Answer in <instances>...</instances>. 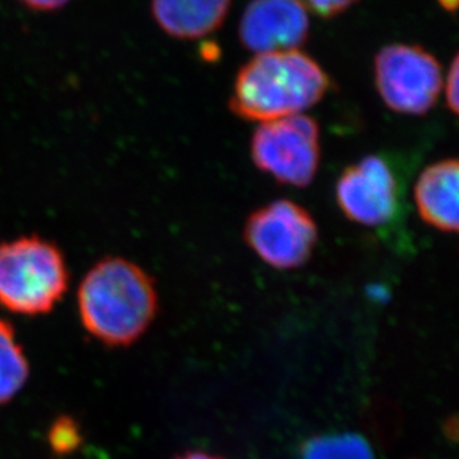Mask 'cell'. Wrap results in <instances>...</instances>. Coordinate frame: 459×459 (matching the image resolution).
Segmentation results:
<instances>
[{
    "instance_id": "obj_4",
    "label": "cell",
    "mask_w": 459,
    "mask_h": 459,
    "mask_svg": "<svg viewBox=\"0 0 459 459\" xmlns=\"http://www.w3.org/2000/svg\"><path fill=\"white\" fill-rule=\"evenodd\" d=\"M255 167L281 185L307 187L320 165V126L307 115L262 122L252 135Z\"/></svg>"
},
{
    "instance_id": "obj_3",
    "label": "cell",
    "mask_w": 459,
    "mask_h": 459,
    "mask_svg": "<svg viewBox=\"0 0 459 459\" xmlns=\"http://www.w3.org/2000/svg\"><path fill=\"white\" fill-rule=\"evenodd\" d=\"M70 273L56 244L39 235L0 243V305L13 314L51 312L69 289Z\"/></svg>"
},
{
    "instance_id": "obj_1",
    "label": "cell",
    "mask_w": 459,
    "mask_h": 459,
    "mask_svg": "<svg viewBox=\"0 0 459 459\" xmlns=\"http://www.w3.org/2000/svg\"><path fill=\"white\" fill-rule=\"evenodd\" d=\"M81 321L108 347H128L143 336L158 312L155 282L124 257H104L83 277L78 290Z\"/></svg>"
},
{
    "instance_id": "obj_2",
    "label": "cell",
    "mask_w": 459,
    "mask_h": 459,
    "mask_svg": "<svg viewBox=\"0 0 459 459\" xmlns=\"http://www.w3.org/2000/svg\"><path fill=\"white\" fill-rule=\"evenodd\" d=\"M330 85L329 74L307 52L257 54L235 76L230 112L260 124L302 115L325 99Z\"/></svg>"
},
{
    "instance_id": "obj_18",
    "label": "cell",
    "mask_w": 459,
    "mask_h": 459,
    "mask_svg": "<svg viewBox=\"0 0 459 459\" xmlns=\"http://www.w3.org/2000/svg\"><path fill=\"white\" fill-rule=\"evenodd\" d=\"M437 2L447 13H455L458 8V0H437Z\"/></svg>"
},
{
    "instance_id": "obj_15",
    "label": "cell",
    "mask_w": 459,
    "mask_h": 459,
    "mask_svg": "<svg viewBox=\"0 0 459 459\" xmlns=\"http://www.w3.org/2000/svg\"><path fill=\"white\" fill-rule=\"evenodd\" d=\"M459 58L458 56L452 58L451 65H449V72L446 76V103L447 108H451L454 115H458L459 112Z\"/></svg>"
},
{
    "instance_id": "obj_17",
    "label": "cell",
    "mask_w": 459,
    "mask_h": 459,
    "mask_svg": "<svg viewBox=\"0 0 459 459\" xmlns=\"http://www.w3.org/2000/svg\"><path fill=\"white\" fill-rule=\"evenodd\" d=\"M176 459H223L221 456L212 455V454H207V452H186V454H183V455L178 456Z\"/></svg>"
},
{
    "instance_id": "obj_5",
    "label": "cell",
    "mask_w": 459,
    "mask_h": 459,
    "mask_svg": "<svg viewBox=\"0 0 459 459\" xmlns=\"http://www.w3.org/2000/svg\"><path fill=\"white\" fill-rule=\"evenodd\" d=\"M442 65L420 45L391 44L375 56L377 94L393 112L422 117L437 103Z\"/></svg>"
},
{
    "instance_id": "obj_13",
    "label": "cell",
    "mask_w": 459,
    "mask_h": 459,
    "mask_svg": "<svg viewBox=\"0 0 459 459\" xmlns=\"http://www.w3.org/2000/svg\"><path fill=\"white\" fill-rule=\"evenodd\" d=\"M48 442L56 455H70L82 445L81 427L74 418L60 416L49 429Z\"/></svg>"
},
{
    "instance_id": "obj_7",
    "label": "cell",
    "mask_w": 459,
    "mask_h": 459,
    "mask_svg": "<svg viewBox=\"0 0 459 459\" xmlns=\"http://www.w3.org/2000/svg\"><path fill=\"white\" fill-rule=\"evenodd\" d=\"M343 216L357 225H385L399 205V183L384 158L368 155L343 169L334 187Z\"/></svg>"
},
{
    "instance_id": "obj_8",
    "label": "cell",
    "mask_w": 459,
    "mask_h": 459,
    "mask_svg": "<svg viewBox=\"0 0 459 459\" xmlns=\"http://www.w3.org/2000/svg\"><path fill=\"white\" fill-rule=\"evenodd\" d=\"M238 36L255 56L299 49L309 36V15L296 0H252L239 20Z\"/></svg>"
},
{
    "instance_id": "obj_16",
    "label": "cell",
    "mask_w": 459,
    "mask_h": 459,
    "mask_svg": "<svg viewBox=\"0 0 459 459\" xmlns=\"http://www.w3.org/2000/svg\"><path fill=\"white\" fill-rule=\"evenodd\" d=\"M24 8L35 13H56L69 6L74 0H17Z\"/></svg>"
},
{
    "instance_id": "obj_6",
    "label": "cell",
    "mask_w": 459,
    "mask_h": 459,
    "mask_svg": "<svg viewBox=\"0 0 459 459\" xmlns=\"http://www.w3.org/2000/svg\"><path fill=\"white\" fill-rule=\"evenodd\" d=\"M244 241L264 264L289 271L311 259L318 226L311 212L295 201H273L247 217Z\"/></svg>"
},
{
    "instance_id": "obj_11",
    "label": "cell",
    "mask_w": 459,
    "mask_h": 459,
    "mask_svg": "<svg viewBox=\"0 0 459 459\" xmlns=\"http://www.w3.org/2000/svg\"><path fill=\"white\" fill-rule=\"evenodd\" d=\"M29 379V361L9 321L0 318V404L8 403Z\"/></svg>"
},
{
    "instance_id": "obj_14",
    "label": "cell",
    "mask_w": 459,
    "mask_h": 459,
    "mask_svg": "<svg viewBox=\"0 0 459 459\" xmlns=\"http://www.w3.org/2000/svg\"><path fill=\"white\" fill-rule=\"evenodd\" d=\"M309 13L321 18H334L347 13L359 0H296Z\"/></svg>"
},
{
    "instance_id": "obj_10",
    "label": "cell",
    "mask_w": 459,
    "mask_h": 459,
    "mask_svg": "<svg viewBox=\"0 0 459 459\" xmlns=\"http://www.w3.org/2000/svg\"><path fill=\"white\" fill-rule=\"evenodd\" d=\"M232 0H151L152 17L169 38L196 40L219 30Z\"/></svg>"
},
{
    "instance_id": "obj_12",
    "label": "cell",
    "mask_w": 459,
    "mask_h": 459,
    "mask_svg": "<svg viewBox=\"0 0 459 459\" xmlns=\"http://www.w3.org/2000/svg\"><path fill=\"white\" fill-rule=\"evenodd\" d=\"M302 459H375L372 447L359 434H327L307 440Z\"/></svg>"
},
{
    "instance_id": "obj_9",
    "label": "cell",
    "mask_w": 459,
    "mask_h": 459,
    "mask_svg": "<svg viewBox=\"0 0 459 459\" xmlns=\"http://www.w3.org/2000/svg\"><path fill=\"white\" fill-rule=\"evenodd\" d=\"M459 162L455 158L437 160L420 174L413 200L420 219L434 230L458 232Z\"/></svg>"
}]
</instances>
